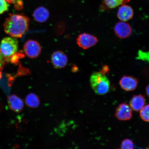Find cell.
I'll return each mask as SVG.
<instances>
[{
	"label": "cell",
	"mask_w": 149,
	"mask_h": 149,
	"mask_svg": "<svg viewBox=\"0 0 149 149\" xmlns=\"http://www.w3.org/2000/svg\"><path fill=\"white\" fill-rule=\"evenodd\" d=\"M140 115L141 119L146 122H149V105L143 107L140 111Z\"/></svg>",
	"instance_id": "cell-16"
},
{
	"label": "cell",
	"mask_w": 149,
	"mask_h": 149,
	"mask_svg": "<svg viewBox=\"0 0 149 149\" xmlns=\"http://www.w3.org/2000/svg\"><path fill=\"white\" fill-rule=\"evenodd\" d=\"M26 55L31 58H36L41 52V47L39 43L33 40H29L25 42L24 46Z\"/></svg>",
	"instance_id": "cell-4"
},
{
	"label": "cell",
	"mask_w": 149,
	"mask_h": 149,
	"mask_svg": "<svg viewBox=\"0 0 149 149\" xmlns=\"http://www.w3.org/2000/svg\"><path fill=\"white\" fill-rule=\"evenodd\" d=\"M138 58L144 61H146L149 62V52H143L140 51L138 53Z\"/></svg>",
	"instance_id": "cell-20"
},
{
	"label": "cell",
	"mask_w": 149,
	"mask_h": 149,
	"mask_svg": "<svg viewBox=\"0 0 149 149\" xmlns=\"http://www.w3.org/2000/svg\"><path fill=\"white\" fill-rule=\"evenodd\" d=\"M130 0H104V4L108 9L116 8L119 6L129 2Z\"/></svg>",
	"instance_id": "cell-15"
},
{
	"label": "cell",
	"mask_w": 149,
	"mask_h": 149,
	"mask_svg": "<svg viewBox=\"0 0 149 149\" xmlns=\"http://www.w3.org/2000/svg\"><path fill=\"white\" fill-rule=\"evenodd\" d=\"M146 91L147 95H148L149 97V84L146 87Z\"/></svg>",
	"instance_id": "cell-23"
},
{
	"label": "cell",
	"mask_w": 149,
	"mask_h": 149,
	"mask_svg": "<svg viewBox=\"0 0 149 149\" xmlns=\"http://www.w3.org/2000/svg\"><path fill=\"white\" fill-rule=\"evenodd\" d=\"M109 67L107 66H106V65H105V66L102 67L101 71L100 72H101V73L102 74H106L108 73V72H109Z\"/></svg>",
	"instance_id": "cell-22"
},
{
	"label": "cell",
	"mask_w": 149,
	"mask_h": 149,
	"mask_svg": "<svg viewBox=\"0 0 149 149\" xmlns=\"http://www.w3.org/2000/svg\"><path fill=\"white\" fill-rule=\"evenodd\" d=\"M29 21L23 14H10L3 24L5 32L15 38H21L29 29Z\"/></svg>",
	"instance_id": "cell-1"
},
{
	"label": "cell",
	"mask_w": 149,
	"mask_h": 149,
	"mask_svg": "<svg viewBox=\"0 0 149 149\" xmlns=\"http://www.w3.org/2000/svg\"><path fill=\"white\" fill-rule=\"evenodd\" d=\"M2 57H3V56L1 54V52H0V58Z\"/></svg>",
	"instance_id": "cell-24"
},
{
	"label": "cell",
	"mask_w": 149,
	"mask_h": 149,
	"mask_svg": "<svg viewBox=\"0 0 149 149\" xmlns=\"http://www.w3.org/2000/svg\"><path fill=\"white\" fill-rule=\"evenodd\" d=\"M9 4L14 5L15 8L17 10H21L23 8V3L22 0H5Z\"/></svg>",
	"instance_id": "cell-17"
},
{
	"label": "cell",
	"mask_w": 149,
	"mask_h": 149,
	"mask_svg": "<svg viewBox=\"0 0 149 149\" xmlns=\"http://www.w3.org/2000/svg\"><path fill=\"white\" fill-rule=\"evenodd\" d=\"M121 6L117 12V17L122 22H125L131 19L134 14L133 9L126 4Z\"/></svg>",
	"instance_id": "cell-11"
},
{
	"label": "cell",
	"mask_w": 149,
	"mask_h": 149,
	"mask_svg": "<svg viewBox=\"0 0 149 149\" xmlns=\"http://www.w3.org/2000/svg\"><path fill=\"white\" fill-rule=\"evenodd\" d=\"M26 104L28 107L32 108L38 107L40 104V100L37 95L33 93L28 94L25 98Z\"/></svg>",
	"instance_id": "cell-14"
},
{
	"label": "cell",
	"mask_w": 149,
	"mask_h": 149,
	"mask_svg": "<svg viewBox=\"0 0 149 149\" xmlns=\"http://www.w3.org/2000/svg\"><path fill=\"white\" fill-rule=\"evenodd\" d=\"M18 48V41L15 37H5L1 40L0 52L6 62H8L9 58L17 53Z\"/></svg>",
	"instance_id": "cell-3"
},
{
	"label": "cell",
	"mask_w": 149,
	"mask_h": 149,
	"mask_svg": "<svg viewBox=\"0 0 149 149\" xmlns=\"http://www.w3.org/2000/svg\"><path fill=\"white\" fill-rule=\"evenodd\" d=\"M52 64L56 68H65L68 62L67 56L62 51H57L52 54L51 57Z\"/></svg>",
	"instance_id": "cell-8"
},
{
	"label": "cell",
	"mask_w": 149,
	"mask_h": 149,
	"mask_svg": "<svg viewBox=\"0 0 149 149\" xmlns=\"http://www.w3.org/2000/svg\"><path fill=\"white\" fill-rule=\"evenodd\" d=\"M91 87L96 94L104 95L110 91V83L106 74L100 72H95L90 78Z\"/></svg>",
	"instance_id": "cell-2"
},
{
	"label": "cell",
	"mask_w": 149,
	"mask_h": 149,
	"mask_svg": "<svg viewBox=\"0 0 149 149\" xmlns=\"http://www.w3.org/2000/svg\"><path fill=\"white\" fill-rule=\"evenodd\" d=\"M121 88L126 91H133L136 88L139 80L130 76L124 75L119 81Z\"/></svg>",
	"instance_id": "cell-9"
},
{
	"label": "cell",
	"mask_w": 149,
	"mask_h": 149,
	"mask_svg": "<svg viewBox=\"0 0 149 149\" xmlns=\"http://www.w3.org/2000/svg\"><path fill=\"white\" fill-rule=\"evenodd\" d=\"M98 42V40L96 37L86 33H81L77 39L78 45L84 49L94 46Z\"/></svg>",
	"instance_id": "cell-5"
},
{
	"label": "cell",
	"mask_w": 149,
	"mask_h": 149,
	"mask_svg": "<svg viewBox=\"0 0 149 149\" xmlns=\"http://www.w3.org/2000/svg\"><path fill=\"white\" fill-rule=\"evenodd\" d=\"M115 116L120 120H129L132 116V111L131 107L128 104L122 103L117 107Z\"/></svg>",
	"instance_id": "cell-7"
},
{
	"label": "cell",
	"mask_w": 149,
	"mask_h": 149,
	"mask_svg": "<svg viewBox=\"0 0 149 149\" xmlns=\"http://www.w3.org/2000/svg\"><path fill=\"white\" fill-rule=\"evenodd\" d=\"M145 104L144 96L141 94L134 96L130 102V107L135 111H141L144 107Z\"/></svg>",
	"instance_id": "cell-13"
},
{
	"label": "cell",
	"mask_w": 149,
	"mask_h": 149,
	"mask_svg": "<svg viewBox=\"0 0 149 149\" xmlns=\"http://www.w3.org/2000/svg\"><path fill=\"white\" fill-rule=\"evenodd\" d=\"M5 63L6 61L3 57L0 58V71L2 70Z\"/></svg>",
	"instance_id": "cell-21"
},
{
	"label": "cell",
	"mask_w": 149,
	"mask_h": 149,
	"mask_svg": "<svg viewBox=\"0 0 149 149\" xmlns=\"http://www.w3.org/2000/svg\"><path fill=\"white\" fill-rule=\"evenodd\" d=\"M7 102L11 110L16 113L20 112L23 110L24 107L23 101L16 95L13 94L9 96Z\"/></svg>",
	"instance_id": "cell-10"
},
{
	"label": "cell",
	"mask_w": 149,
	"mask_h": 149,
	"mask_svg": "<svg viewBox=\"0 0 149 149\" xmlns=\"http://www.w3.org/2000/svg\"><path fill=\"white\" fill-rule=\"evenodd\" d=\"M33 15L35 21L42 23L47 20L49 17L50 14L47 9L45 7L40 6L35 9Z\"/></svg>",
	"instance_id": "cell-12"
},
{
	"label": "cell",
	"mask_w": 149,
	"mask_h": 149,
	"mask_svg": "<svg viewBox=\"0 0 149 149\" xmlns=\"http://www.w3.org/2000/svg\"><path fill=\"white\" fill-rule=\"evenodd\" d=\"M9 5L5 0H0V15L8 11Z\"/></svg>",
	"instance_id": "cell-19"
},
{
	"label": "cell",
	"mask_w": 149,
	"mask_h": 149,
	"mask_svg": "<svg viewBox=\"0 0 149 149\" xmlns=\"http://www.w3.org/2000/svg\"><path fill=\"white\" fill-rule=\"evenodd\" d=\"M116 36L120 39L127 38L131 35L132 29L129 24L121 21L117 23L113 29Z\"/></svg>",
	"instance_id": "cell-6"
},
{
	"label": "cell",
	"mask_w": 149,
	"mask_h": 149,
	"mask_svg": "<svg viewBox=\"0 0 149 149\" xmlns=\"http://www.w3.org/2000/svg\"><path fill=\"white\" fill-rule=\"evenodd\" d=\"M119 149H134L133 143L130 139H125L122 143L120 148Z\"/></svg>",
	"instance_id": "cell-18"
}]
</instances>
